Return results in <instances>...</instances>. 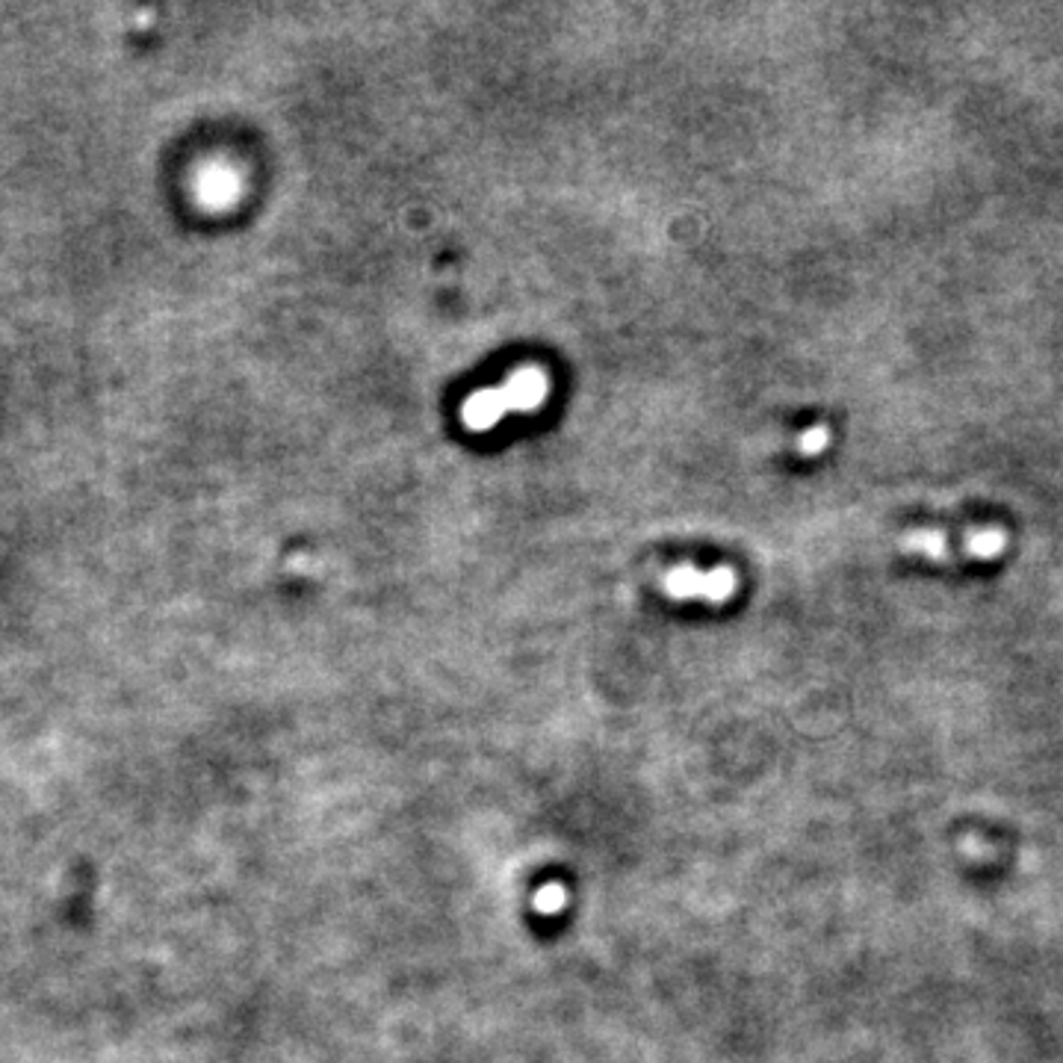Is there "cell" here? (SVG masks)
Masks as SVG:
<instances>
[{"label": "cell", "mask_w": 1063, "mask_h": 1063, "mask_svg": "<svg viewBox=\"0 0 1063 1063\" xmlns=\"http://www.w3.org/2000/svg\"><path fill=\"white\" fill-rule=\"evenodd\" d=\"M736 573L730 567L697 571L692 564H676L664 573V594L674 600H704V603H724L736 594Z\"/></svg>", "instance_id": "7a4b0ae2"}, {"label": "cell", "mask_w": 1063, "mask_h": 1063, "mask_svg": "<svg viewBox=\"0 0 1063 1063\" xmlns=\"http://www.w3.org/2000/svg\"><path fill=\"white\" fill-rule=\"evenodd\" d=\"M828 440H830V435H828V429H809L804 438L797 440V447H801V452L804 455H816V452H821L824 447H828Z\"/></svg>", "instance_id": "3957f363"}, {"label": "cell", "mask_w": 1063, "mask_h": 1063, "mask_svg": "<svg viewBox=\"0 0 1063 1063\" xmlns=\"http://www.w3.org/2000/svg\"><path fill=\"white\" fill-rule=\"evenodd\" d=\"M550 396V376L541 367L514 369L500 388L479 390L461 405V423L471 431L493 429L509 414H526L541 408Z\"/></svg>", "instance_id": "6da1fadb"}]
</instances>
